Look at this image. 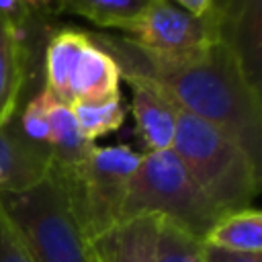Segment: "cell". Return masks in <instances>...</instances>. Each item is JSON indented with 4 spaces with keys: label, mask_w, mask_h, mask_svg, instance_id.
Instances as JSON below:
<instances>
[{
    "label": "cell",
    "mask_w": 262,
    "mask_h": 262,
    "mask_svg": "<svg viewBox=\"0 0 262 262\" xmlns=\"http://www.w3.org/2000/svg\"><path fill=\"white\" fill-rule=\"evenodd\" d=\"M158 215H141L119 223L92 244L98 262H158L156 235Z\"/></svg>",
    "instance_id": "cell-10"
},
{
    "label": "cell",
    "mask_w": 262,
    "mask_h": 262,
    "mask_svg": "<svg viewBox=\"0 0 262 262\" xmlns=\"http://www.w3.org/2000/svg\"><path fill=\"white\" fill-rule=\"evenodd\" d=\"M119 82H121V74L115 59L106 51H102L98 45H94L90 39L72 76V84H70L72 102L117 98L121 96Z\"/></svg>",
    "instance_id": "cell-13"
},
{
    "label": "cell",
    "mask_w": 262,
    "mask_h": 262,
    "mask_svg": "<svg viewBox=\"0 0 262 262\" xmlns=\"http://www.w3.org/2000/svg\"><path fill=\"white\" fill-rule=\"evenodd\" d=\"M141 215H158L205 239L225 213L199 188L178 156L162 149L141 154L127 186L121 223Z\"/></svg>",
    "instance_id": "cell-4"
},
{
    "label": "cell",
    "mask_w": 262,
    "mask_h": 262,
    "mask_svg": "<svg viewBox=\"0 0 262 262\" xmlns=\"http://www.w3.org/2000/svg\"><path fill=\"white\" fill-rule=\"evenodd\" d=\"M172 2L194 16H205L213 8V0H172Z\"/></svg>",
    "instance_id": "cell-21"
},
{
    "label": "cell",
    "mask_w": 262,
    "mask_h": 262,
    "mask_svg": "<svg viewBox=\"0 0 262 262\" xmlns=\"http://www.w3.org/2000/svg\"><path fill=\"white\" fill-rule=\"evenodd\" d=\"M0 262H31L0 209Z\"/></svg>",
    "instance_id": "cell-19"
},
{
    "label": "cell",
    "mask_w": 262,
    "mask_h": 262,
    "mask_svg": "<svg viewBox=\"0 0 262 262\" xmlns=\"http://www.w3.org/2000/svg\"><path fill=\"white\" fill-rule=\"evenodd\" d=\"M213 12L223 41L237 53L252 84L260 88V0H213Z\"/></svg>",
    "instance_id": "cell-7"
},
{
    "label": "cell",
    "mask_w": 262,
    "mask_h": 262,
    "mask_svg": "<svg viewBox=\"0 0 262 262\" xmlns=\"http://www.w3.org/2000/svg\"><path fill=\"white\" fill-rule=\"evenodd\" d=\"M170 149L223 213L250 207L260 192L262 166L235 139L186 111L178 115Z\"/></svg>",
    "instance_id": "cell-3"
},
{
    "label": "cell",
    "mask_w": 262,
    "mask_h": 262,
    "mask_svg": "<svg viewBox=\"0 0 262 262\" xmlns=\"http://www.w3.org/2000/svg\"><path fill=\"white\" fill-rule=\"evenodd\" d=\"M133 90L131 111L135 117L137 135L147 151L170 149L178 125L180 106L156 84L145 80H127Z\"/></svg>",
    "instance_id": "cell-8"
},
{
    "label": "cell",
    "mask_w": 262,
    "mask_h": 262,
    "mask_svg": "<svg viewBox=\"0 0 262 262\" xmlns=\"http://www.w3.org/2000/svg\"><path fill=\"white\" fill-rule=\"evenodd\" d=\"M119 35L164 61L190 59L223 41L213 8L205 16H194L172 0H151L119 29Z\"/></svg>",
    "instance_id": "cell-6"
},
{
    "label": "cell",
    "mask_w": 262,
    "mask_h": 262,
    "mask_svg": "<svg viewBox=\"0 0 262 262\" xmlns=\"http://www.w3.org/2000/svg\"><path fill=\"white\" fill-rule=\"evenodd\" d=\"M139 160L141 154L127 145H94L78 168L70 172L55 170L63 180L72 211L90 244L121 223L127 186Z\"/></svg>",
    "instance_id": "cell-5"
},
{
    "label": "cell",
    "mask_w": 262,
    "mask_h": 262,
    "mask_svg": "<svg viewBox=\"0 0 262 262\" xmlns=\"http://www.w3.org/2000/svg\"><path fill=\"white\" fill-rule=\"evenodd\" d=\"M0 209L31 262H96L55 170L29 188L2 192Z\"/></svg>",
    "instance_id": "cell-2"
},
{
    "label": "cell",
    "mask_w": 262,
    "mask_h": 262,
    "mask_svg": "<svg viewBox=\"0 0 262 262\" xmlns=\"http://www.w3.org/2000/svg\"><path fill=\"white\" fill-rule=\"evenodd\" d=\"M94 145L96 143L88 141L80 131L70 104H63L57 98H53L49 106V168L70 172L90 156Z\"/></svg>",
    "instance_id": "cell-14"
},
{
    "label": "cell",
    "mask_w": 262,
    "mask_h": 262,
    "mask_svg": "<svg viewBox=\"0 0 262 262\" xmlns=\"http://www.w3.org/2000/svg\"><path fill=\"white\" fill-rule=\"evenodd\" d=\"M49 170V160L16 129L14 119L0 127V194L37 184Z\"/></svg>",
    "instance_id": "cell-11"
},
{
    "label": "cell",
    "mask_w": 262,
    "mask_h": 262,
    "mask_svg": "<svg viewBox=\"0 0 262 262\" xmlns=\"http://www.w3.org/2000/svg\"><path fill=\"white\" fill-rule=\"evenodd\" d=\"M96 262H98V260H96Z\"/></svg>",
    "instance_id": "cell-22"
},
{
    "label": "cell",
    "mask_w": 262,
    "mask_h": 262,
    "mask_svg": "<svg viewBox=\"0 0 262 262\" xmlns=\"http://www.w3.org/2000/svg\"><path fill=\"white\" fill-rule=\"evenodd\" d=\"M156 260L158 262H205L203 239L182 229L180 225L160 217L156 235Z\"/></svg>",
    "instance_id": "cell-18"
},
{
    "label": "cell",
    "mask_w": 262,
    "mask_h": 262,
    "mask_svg": "<svg viewBox=\"0 0 262 262\" xmlns=\"http://www.w3.org/2000/svg\"><path fill=\"white\" fill-rule=\"evenodd\" d=\"M90 43L86 31L82 29H59L55 31L45 47V86L59 102L72 104L70 84L78 59L86 45Z\"/></svg>",
    "instance_id": "cell-12"
},
{
    "label": "cell",
    "mask_w": 262,
    "mask_h": 262,
    "mask_svg": "<svg viewBox=\"0 0 262 262\" xmlns=\"http://www.w3.org/2000/svg\"><path fill=\"white\" fill-rule=\"evenodd\" d=\"M149 2L151 0H53L51 10L84 16L100 29L119 31Z\"/></svg>",
    "instance_id": "cell-16"
},
{
    "label": "cell",
    "mask_w": 262,
    "mask_h": 262,
    "mask_svg": "<svg viewBox=\"0 0 262 262\" xmlns=\"http://www.w3.org/2000/svg\"><path fill=\"white\" fill-rule=\"evenodd\" d=\"M86 33L94 45L115 59L125 82L145 80L156 84L180 111L221 129L262 166V90L252 84L237 53L225 41L190 59L164 61L123 35Z\"/></svg>",
    "instance_id": "cell-1"
},
{
    "label": "cell",
    "mask_w": 262,
    "mask_h": 262,
    "mask_svg": "<svg viewBox=\"0 0 262 262\" xmlns=\"http://www.w3.org/2000/svg\"><path fill=\"white\" fill-rule=\"evenodd\" d=\"M76 123L88 141H96L98 137L119 129L125 119V108L121 104V96L108 100H76L70 104Z\"/></svg>",
    "instance_id": "cell-17"
},
{
    "label": "cell",
    "mask_w": 262,
    "mask_h": 262,
    "mask_svg": "<svg viewBox=\"0 0 262 262\" xmlns=\"http://www.w3.org/2000/svg\"><path fill=\"white\" fill-rule=\"evenodd\" d=\"M27 29L0 16V127L8 125L20 104L31 74Z\"/></svg>",
    "instance_id": "cell-9"
},
{
    "label": "cell",
    "mask_w": 262,
    "mask_h": 262,
    "mask_svg": "<svg viewBox=\"0 0 262 262\" xmlns=\"http://www.w3.org/2000/svg\"><path fill=\"white\" fill-rule=\"evenodd\" d=\"M203 242L231 252L262 254V215L254 207L229 211L219 217Z\"/></svg>",
    "instance_id": "cell-15"
},
{
    "label": "cell",
    "mask_w": 262,
    "mask_h": 262,
    "mask_svg": "<svg viewBox=\"0 0 262 262\" xmlns=\"http://www.w3.org/2000/svg\"><path fill=\"white\" fill-rule=\"evenodd\" d=\"M203 260L205 262H262V254H244L223 248H215L203 242Z\"/></svg>",
    "instance_id": "cell-20"
}]
</instances>
